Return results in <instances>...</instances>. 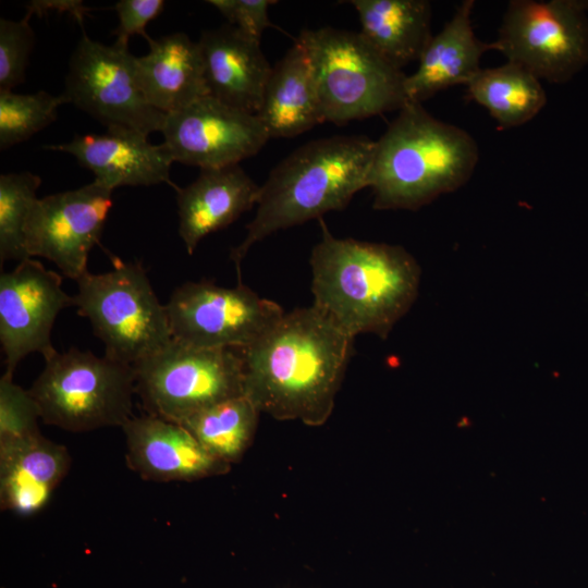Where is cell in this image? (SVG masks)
Here are the masks:
<instances>
[{
	"instance_id": "1",
	"label": "cell",
	"mask_w": 588,
	"mask_h": 588,
	"mask_svg": "<svg viewBox=\"0 0 588 588\" xmlns=\"http://www.w3.org/2000/svg\"><path fill=\"white\" fill-rule=\"evenodd\" d=\"M353 341L314 305L285 313L240 350L244 395L275 419L321 426L334 408Z\"/></svg>"
},
{
	"instance_id": "2",
	"label": "cell",
	"mask_w": 588,
	"mask_h": 588,
	"mask_svg": "<svg viewBox=\"0 0 588 588\" xmlns=\"http://www.w3.org/2000/svg\"><path fill=\"white\" fill-rule=\"evenodd\" d=\"M320 223L321 238L309 259L313 305L353 339L385 338L417 296L415 258L401 246L335 237Z\"/></svg>"
},
{
	"instance_id": "3",
	"label": "cell",
	"mask_w": 588,
	"mask_h": 588,
	"mask_svg": "<svg viewBox=\"0 0 588 588\" xmlns=\"http://www.w3.org/2000/svg\"><path fill=\"white\" fill-rule=\"evenodd\" d=\"M376 140L334 135L306 143L285 157L260 185L257 210L230 258L240 266L250 247L280 230L343 210L369 187Z\"/></svg>"
},
{
	"instance_id": "4",
	"label": "cell",
	"mask_w": 588,
	"mask_h": 588,
	"mask_svg": "<svg viewBox=\"0 0 588 588\" xmlns=\"http://www.w3.org/2000/svg\"><path fill=\"white\" fill-rule=\"evenodd\" d=\"M478 160V145L468 132L408 101L376 140L372 207L417 210L463 186Z\"/></svg>"
},
{
	"instance_id": "5",
	"label": "cell",
	"mask_w": 588,
	"mask_h": 588,
	"mask_svg": "<svg viewBox=\"0 0 588 588\" xmlns=\"http://www.w3.org/2000/svg\"><path fill=\"white\" fill-rule=\"evenodd\" d=\"M296 40L309 56L323 122L342 125L408 102L407 75L359 32L327 26L304 29Z\"/></svg>"
},
{
	"instance_id": "6",
	"label": "cell",
	"mask_w": 588,
	"mask_h": 588,
	"mask_svg": "<svg viewBox=\"0 0 588 588\" xmlns=\"http://www.w3.org/2000/svg\"><path fill=\"white\" fill-rule=\"evenodd\" d=\"M28 389L40 419L71 432L123 427L132 417V365L70 347L48 360Z\"/></svg>"
},
{
	"instance_id": "7",
	"label": "cell",
	"mask_w": 588,
	"mask_h": 588,
	"mask_svg": "<svg viewBox=\"0 0 588 588\" xmlns=\"http://www.w3.org/2000/svg\"><path fill=\"white\" fill-rule=\"evenodd\" d=\"M75 282L74 306L103 343L107 357L133 366L172 341L166 305L140 265L115 259L112 270L87 271Z\"/></svg>"
},
{
	"instance_id": "8",
	"label": "cell",
	"mask_w": 588,
	"mask_h": 588,
	"mask_svg": "<svg viewBox=\"0 0 588 588\" xmlns=\"http://www.w3.org/2000/svg\"><path fill=\"white\" fill-rule=\"evenodd\" d=\"M133 368L135 391L147 414L177 424L244 395L240 350L199 348L172 339Z\"/></svg>"
},
{
	"instance_id": "9",
	"label": "cell",
	"mask_w": 588,
	"mask_h": 588,
	"mask_svg": "<svg viewBox=\"0 0 588 588\" xmlns=\"http://www.w3.org/2000/svg\"><path fill=\"white\" fill-rule=\"evenodd\" d=\"M586 10L583 0H512L491 49L539 79L566 83L588 63Z\"/></svg>"
},
{
	"instance_id": "10",
	"label": "cell",
	"mask_w": 588,
	"mask_h": 588,
	"mask_svg": "<svg viewBox=\"0 0 588 588\" xmlns=\"http://www.w3.org/2000/svg\"><path fill=\"white\" fill-rule=\"evenodd\" d=\"M172 339L199 348L242 350L267 333L285 314L249 287L185 282L166 304Z\"/></svg>"
},
{
	"instance_id": "11",
	"label": "cell",
	"mask_w": 588,
	"mask_h": 588,
	"mask_svg": "<svg viewBox=\"0 0 588 588\" xmlns=\"http://www.w3.org/2000/svg\"><path fill=\"white\" fill-rule=\"evenodd\" d=\"M135 59L128 50L84 34L70 58L64 96L107 130L128 128L147 136L161 132L167 114L147 102Z\"/></svg>"
},
{
	"instance_id": "12",
	"label": "cell",
	"mask_w": 588,
	"mask_h": 588,
	"mask_svg": "<svg viewBox=\"0 0 588 588\" xmlns=\"http://www.w3.org/2000/svg\"><path fill=\"white\" fill-rule=\"evenodd\" d=\"M111 195V189L93 181L75 189L38 197L25 225L28 257L46 258L63 275L76 281L88 271V256L99 243L112 206Z\"/></svg>"
},
{
	"instance_id": "13",
	"label": "cell",
	"mask_w": 588,
	"mask_h": 588,
	"mask_svg": "<svg viewBox=\"0 0 588 588\" xmlns=\"http://www.w3.org/2000/svg\"><path fill=\"white\" fill-rule=\"evenodd\" d=\"M74 297L62 289L59 273L39 260L27 258L0 275V342L5 373L13 375L28 354L39 353L45 360L57 354L51 342L54 321Z\"/></svg>"
},
{
	"instance_id": "14",
	"label": "cell",
	"mask_w": 588,
	"mask_h": 588,
	"mask_svg": "<svg viewBox=\"0 0 588 588\" xmlns=\"http://www.w3.org/2000/svg\"><path fill=\"white\" fill-rule=\"evenodd\" d=\"M174 162L203 169L240 164L270 139L256 114L205 96L168 113L161 130Z\"/></svg>"
},
{
	"instance_id": "15",
	"label": "cell",
	"mask_w": 588,
	"mask_h": 588,
	"mask_svg": "<svg viewBox=\"0 0 588 588\" xmlns=\"http://www.w3.org/2000/svg\"><path fill=\"white\" fill-rule=\"evenodd\" d=\"M127 466L143 479L192 481L228 473L231 465L206 451L181 424L144 415L122 427Z\"/></svg>"
},
{
	"instance_id": "16",
	"label": "cell",
	"mask_w": 588,
	"mask_h": 588,
	"mask_svg": "<svg viewBox=\"0 0 588 588\" xmlns=\"http://www.w3.org/2000/svg\"><path fill=\"white\" fill-rule=\"evenodd\" d=\"M47 150L72 155L91 171L100 185L113 191L122 186L172 184L170 150L154 145L148 136L128 128H111L105 134H76L72 140L46 145Z\"/></svg>"
},
{
	"instance_id": "17",
	"label": "cell",
	"mask_w": 588,
	"mask_h": 588,
	"mask_svg": "<svg viewBox=\"0 0 588 588\" xmlns=\"http://www.w3.org/2000/svg\"><path fill=\"white\" fill-rule=\"evenodd\" d=\"M198 44L209 96L257 114L272 70L260 41L225 23L204 30Z\"/></svg>"
},
{
	"instance_id": "18",
	"label": "cell",
	"mask_w": 588,
	"mask_h": 588,
	"mask_svg": "<svg viewBox=\"0 0 588 588\" xmlns=\"http://www.w3.org/2000/svg\"><path fill=\"white\" fill-rule=\"evenodd\" d=\"M259 189L240 164L203 169L191 184L176 187L179 235L187 254L257 205Z\"/></svg>"
},
{
	"instance_id": "19",
	"label": "cell",
	"mask_w": 588,
	"mask_h": 588,
	"mask_svg": "<svg viewBox=\"0 0 588 588\" xmlns=\"http://www.w3.org/2000/svg\"><path fill=\"white\" fill-rule=\"evenodd\" d=\"M70 466L68 449L41 433L0 444L1 509L21 516L39 512Z\"/></svg>"
},
{
	"instance_id": "20",
	"label": "cell",
	"mask_w": 588,
	"mask_h": 588,
	"mask_svg": "<svg viewBox=\"0 0 588 588\" xmlns=\"http://www.w3.org/2000/svg\"><path fill=\"white\" fill-rule=\"evenodd\" d=\"M474 0L462 1L452 19L432 36L418 60L417 70L406 76L407 100L422 103L456 85H467L481 70L482 54L491 45L478 39L471 25Z\"/></svg>"
},
{
	"instance_id": "21",
	"label": "cell",
	"mask_w": 588,
	"mask_h": 588,
	"mask_svg": "<svg viewBox=\"0 0 588 588\" xmlns=\"http://www.w3.org/2000/svg\"><path fill=\"white\" fill-rule=\"evenodd\" d=\"M148 42L149 52L136 57L135 65L151 107L168 114L209 95L198 41L177 32Z\"/></svg>"
},
{
	"instance_id": "22",
	"label": "cell",
	"mask_w": 588,
	"mask_h": 588,
	"mask_svg": "<svg viewBox=\"0 0 588 588\" xmlns=\"http://www.w3.org/2000/svg\"><path fill=\"white\" fill-rule=\"evenodd\" d=\"M256 115L270 138L295 137L323 122L310 59L297 40L272 66Z\"/></svg>"
},
{
	"instance_id": "23",
	"label": "cell",
	"mask_w": 588,
	"mask_h": 588,
	"mask_svg": "<svg viewBox=\"0 0 588 588\" xmlns=\"http://www.w3.org/2000/svg\"><path fill=\"white\" fill-rule=\"evenodd\" d=\"M363 37L402 70L418 61L432 38L427 0H352Z\"/></svg>"
},
{
	"instance_id": "24",
	"label": "cell",
	"mask_w": 588,
	"mask_h": 588,
	"mask_svg": "<svg viewBox=\"0 0 588 588\" xmlns=\"http://www.w3.org/2000/svg\"><path fill=\"white\" fill-rule=\"evenodd\" d=\"M466 87L468 97L486 108L502 128L529 122L547 103L540 79L510 61L481 69Z\"/></svg>"
},
{
	"instance_id": "25",
	"label": "cell",
	"mask_w": 588,
	"mask_h": 588,
	"mask_svg": "<svg viewBox=\"0 0 588 588\" xmlns=\"http://www.w3.org/2000/svg\"><path fill=\"white\" fill-rule=\"evenodd\" d=\"M259 414L255 405L242 395L203 409L181 425L212 456L231 465L238 462L250 445Z\"/></svg>"
},
{
	"instance_id": "26",
	"label": "cell",
	"mask_w": 588,
	"mask_h": 588,
	"mask_svg": "<svg viewBox=\"0 0 588 588\" xmlns=\"http://www.w3.org/2000/svg\"><path fill=\"white\" fill-rule=\"evenodd\" d=\"M40 176L29 172L0 175V260L19 262L28 257L25 249V225L38 199Z\"/></svg>"
},
{
	"instance_id": "27",
	"label": "cell",
	"mask_w": 588,
	"mask_h": 588,
	"mask_svg": "<svg viewBox=\"0 0 588 588\" xmlns=\"http://www.w3.org/2000/svg\"><path fill=\"white\" fill-rule=\"evenodd\" d=\"M69 102L64 94L0 91V148L27 140L57 120L58 108Z\"/></svg>"
},
{
	"instance_id": "28",
	"label": "cell",
	"mask_w": 588,
	"mask_h": 588,
	"mask_svg": "<svg viewBox=\"0 0 588 588\" xmlns=\"http://www.w3.org/2000/svg\"><path fill=\"white\" fill-rule=\"evenodd\" d=\"M40 409L28 390L13 381V375L0 379V444L40 434Z\"/></svg>"
},
{
	"instance_id": "29",
	"label": "cell",
	"mask_w": 588,
	"mask_h": 588,
	"mask_svg": "<svg viewBox=\"0 0 588 588\" xmlns=\"http://www.w3.org/2000/svg\"><path fill=\"white\" fill-rule=\"evenodd\" d=\"M25 15L20 21L0 20V91L12 90L25 81L35 34Z\"/></svg>"
},
{
	"instance_id": "30",
	"label": "cell",
	"mask_w": 588,
	"mask_h": 588,
	"mask_svg": "<svg viewBox=\"0 0 588 588\" xmlns=\"http://www.w3.org/2000/svg\"><path fill=\"white\" fill-rule=\"evenodd\" d=\"M228 24L236 27L246 36L260 41L262 33L271 25L269 7L272 0H209Z\"/></svg>"
},
{
	"instance_id": "31",
	"label": "cell",
	"mask_w": 588,
	"mask_h": 588,
	"mask_svg": "<svg viewBox=\"0 0 588 588\" xmlns=\"http://www.w3.org/2000/svg\"><path fill=\"white\" fill-rule=\"evenodd\" d=\"M119 25L112 32L117 36L114 46L128 50V40L133 35H142L151 40L146 33L149 22L160 15L164 9L163 0H120L114 4Z\"/></svg>"
},
{
	"instance_id": "32",
	"label": "cell",
	"mask_w": 588,
	"mask_h": 588,
	"mask_svg": "<svg viewBox=\"0 0 588 588\" xmlns=\"http://www.w3.org/2000/svg\"><path fill=\"white\" fill-rule=\"evenodd\" d=\"M91 10L90 7L85 5L81 0H33L26 5L25 15L32 17L34 14L42 16L49 12L69 13L83 26L84 17Z\"/></svg>"
}]
</instances>
